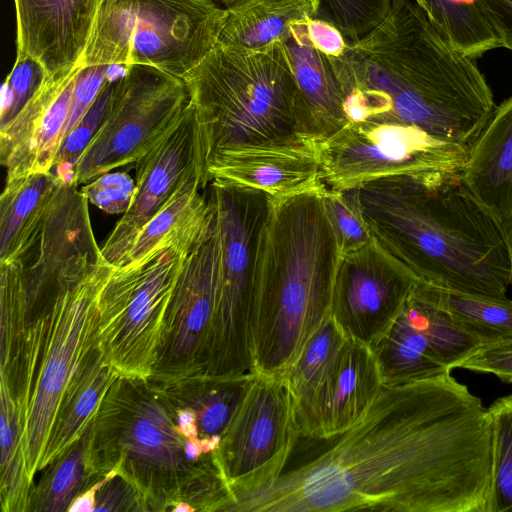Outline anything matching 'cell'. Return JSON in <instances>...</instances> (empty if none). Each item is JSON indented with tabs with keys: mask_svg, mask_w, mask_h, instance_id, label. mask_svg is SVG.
I'll use <instances>...</instances> for the list:
<instances>
[{
	"mask_svg": "<svg viewBox=\"0 0 512 512\" xmlns=\"http://www.w3.org/2000/svg\"><path fill=\"white\" fill-rule=\"evenodd\" d=\"M503 42V48L512 51V0H477Z\"/></svg>",
	"mask_w": 512,
	"mask_h": 512,
	"instance_id": "obj_44",
	"label": "cell"
},
{
	"mask_svg": "<svg viewBox=\"0 0 512 512\" xmlns=\"http://www.w3.org/2000/svg\"><path fill=\"white\" fill-rule=\"evenodd\" d=\"M188 255L163 248L112 267L99 293L96 343L119 376L151 377L165 314Z\"/></svg>",
	"mask_w": 512,
	"mask_h": 512,
	"instance_id": "obj_10",
	"label": "cell"
},
{
	"mask_svg": "<svg viewBox=\"0 0 512 512\" xmlns=\"http://www.w3.org/2000/svg\"><path fill=\"white\" fill-rule=\"evenodd\" d=\"M488 409L493 447V486L490 512H512V394Z\"/></svg>",
	"mask_w": 512,
	"mask_h": 512,
	"instance_id": "obj_36",
	"label": "cell"
},
{
	"mask_svg": "<svg viewBox=\"0 0 512 512\" xmlns=\"http://www.w3.org/2000/svg\"><path fill=\"white\" fill-rule=\"evenodd\" d=\"M382 386L371 347L347 338L325 380L296 411L301 436L327 438L346 431L362 418Z\"/></svg>",
	"mask_w": 512,
	"mask_h": 512,
	"instance_id": "obj_17",
	"label": "cell"
},
{
	"mask_svg": "<svg viewBox=\"0 0 512 512\" xmlns=\"http://www.w3.org/2000/svg\"><path fill=\"white\" fill-rule=\"evenodd\" d=\"M321 182L347 190L391 176L458 172L470 147L384 117L349 122L317 147Z\"/></svg>",
	"mask_w": 512,
	"mask_h": 512,
	"instance_id": "obj_11",
	"label": "cell"
},
{
	"mask_svg": "<svg viewBox=\"0 0 512 512\" xmlns=\"http://www.w3.org/2000/svg\"><path fill=\"white\" fill-rule=\"evenodd\" d=\"M208 198L215 210L219 270L205 374L242 376L254 372L255 266L271 197L262 190L213 179Z\"/></svg>",
	"mask_w": 512,
	"mask_h": 512,
	"instance_id": "obj_9",
	"label": "cell"
},
{
	"mask_svg": "<svg viewBox=\"0 0 512 512\" xmlns=\"http://www.w3.org/2000/svg\"><path fill=\"white\" fill-rule=\"evenodd\" d=\"M79 67L64 127L63 140L80 122L97 99L103 87L122 66L98 65Z\"/></svg>",
	"mask_w": 512,
	"mask_h": 512,
	"instance_id": "obj_41",
	"label": "cell"
},
{
	"mask_svg": "<svg viewBox=\"0 0 512 512\" xmlns=\"http://www.w3.org/2000/svg\"><path fill=\"white\" fill-rule=\"evenodd\" d=\"M416 287L483 345L512 339V300L507 297L462 293L419 281Z\"/></svg>",
	"mask_w": 512,
	"mask_h": 512,
	"instance_id": "obj_29",
	"label": "cell"
},
{
	"mask_svg": "<svg viewBox=\"0 0 512 512\" xmlns=\"http://www.w3.org/2000/svg\"><path fill=\"white\" fill-rule=\"evenodd\" d=\"M112 267L104 258L63 283L29 318L10 363L1 369L19 412L27 473L33 482L58 405L78 361L96 341L98 298Z\"/></svg>",
	"mask_w": 512,
	"mask_h": 512,
	"instance_id": "obj_7",
	"label": "cell"
},
{
	"mask_svg": "<svg viewBox=\"0 0 512 512\" xmlns=\"http://www.w3.org/2000/svg\"><path fill=\"white\" fill-rule=\"evenodd\" d=\"M85 437L91 481L119 475L139 493L147 511H171L191 484L217 464L216 453L187 457L173 413L148 379L117 376Z\"/></svg>",
	"mask_w": 512,
	"mask_h": 512,
	"instance_id": "obj_6",
	"label": "cell"
},
{
	"mask_svg": "<svg viewBox=\"0 0 512 512\" xmlns=\"http://www.w3.org/2000/svg\"><path fill=\"white\" fill-rule=\"evenodd\" d=\"M183 81L195 114L203 185L206 166L219 155L318 144L306 133L293 66L282 40L259 49L217 43Z\"/></svg>",
	"mask_w": 512,
	"mask_h": 512,
	"instance_id": "obj_5",
	"label": "cell"
},
{
	"mask_svg": "<svg viewBox=\"0 0 512 512\" xmlns=\"http://www.w3.org/2000/svg\"><path fill=\"white\" fill-rule=\"evenodd\" d=\"M300 436L285 377L254 372L215 451L232 495L230 507L281 475Z\"/></svg>",
	"mask_w": 512,
	"mask_h": 512,
	"instance_id": "obj_13",
	"label": "cell"
},
{
	"mask_svg": "<svg viewBox=\"0 0 512 512\" xmlns=\"http://www.w3.org/2000/svg\"><path fill=\"white\" fill-rule=\"evenodd\" d=\"M318 144L240 149L217 156L204 171L213 179L262 190L272 198L321 186Z\"/></svg>",
	"mask_w": 512,
	"mask_h": 512,
	"instance_id": "obj_20",
	"label": "cell"
},
{
	"mask_svg": "<svg viewBox=\"0 0 512 512\" xmlns=\"http://www.w3.org/2000/svg\"><path fill=\"white\" fill-rule=\"evenodd\" d=\"M371 349L376 357L383 385L414 383L451 372L403 311Z\"/></svg>",
	"mask_w": 512,
	"mask_h": 512,
	"instance_id": "obj_28",
	"label": "cell"
},
{
	"mask_svg": "<svg viewBox=\"0 0 512 512\" xmlns=\"http://www.w3.org/2000/svg\"><path fill=\"white\" fill-rule=\"evenodd\" d=\"M329 57L348 122L390 118L471 147L496 108L476 59L414 0H394L375 30Z\"/></svg>",
	"mask_w": 512,
	"mask_h": 512,
	"instance_id": "obj_2",
	"label": "cell"
},
{
	"mask_svg": "<svg viewBox=\"0 0 512 512\" xmlns=\"http://www.w3.org/2000/svg\"><path fill=\"white\" fill-rule=\"evenodd\" d=\"M459 368L493 374L512 384V339L481 346Z\"/></svg>",
	"mask_w": 512,
	"mask_h": 512,
	"instance_id": "obj_42",
	"label": "cell"
},
{
	"mask_svg": "<svg viewBox=\"0 0 512 512\" xmlns=\"http://www.w3.org/2000/svg\"><path fill=\"white\" fill-rule=\"evenodd\" d=\"M136 185L125 172H107L87 182L80 192L87 201L109 214L126 213L135 196Z\"/></svg>",
	"mask_w": 512,
	"mask_h": 512,
	"instance_id": "obj_40",
	"label": "cell"
},
{
	"mask_svg": "<svg viewBox=\"0 0 512 512\" xmlns=\"http://www.w3.org/2000/svg\"><path fill=\"white\" fill-rule=\"evenodd\" d=\"M218 270L215 231L183 263L165 314L157 361L149 380L167 382L205 374Z\"/></svg>",
	"mask_w": 512,
	"mask_h": 512,
	"instance_id": "obj_14",
	"label": "cell"
},
{
	"mask_svg": "<svg viewBox=\"0 0 512 512\" xmlns=\"http://www.w3.org/2000/svg\"><path fill=\"white\" fill-rule=\"evenodd\" d=\"M452 43L467 56L477 59L503 48V42L477 0H414Z\"/></svg>",
	"mask_w": 512,
	"mask_h": 512,
	"instance_id": "obj_30",
	"label": "cell"
},
{
	"mask_svg": "<svg viewBox=\"0 0 512 512\" xmlns=\"http://www.w3.org/2000/svg\"><path fill=\"white\" fill-rule=\"evenodd\" d=\"M217 1L218 3H221L224 5V7H228L230 6L231 4H233L234 2L238 1V0H215Z\"/></svg>",
	"mask_w": 512,
	"mask_h": 512,
	"instance_id": "obj_47",
	"label": "cell"
},
{
	"mask_svg": "<svg viewBox=\"0 0 512 512\" xmlns=\"http://www.w3.org/2000/svg\"><path fill=\"white\" fill-rule=\"evenodd\" d=\"M126 69V67H121L110 78L87 113L64 138L51 169L61 183L75 184L77 163L100 128L111 106L120 78Z\"/></svg>",
	"mask_w": 512,
	"mask_h": 512,
	"instance_id": "obj_35",
	"label": "cell"
},
{
	"mask_svg": "<svg viewBox=\"0 0 512 512\" xmlns=\"http://www.w3.org/2000/svg\"><path fill=\"white\" fill-rule=\"evenodd\" d=\"M60 183L51 171L6 180L0 197V264L15 261L37 234Z\"/></svg>",
	"mask_w": 512,
	"mask_h": 512,
	"instance_id": "obj_26",
	"label": "cell"
},
{
	"mask_svg": "<svg viewBox=\"0 0 512 512\" xmlns=\"http://www.w3.org/2000/svg\"><path fill=\"white\" fill-rule=\"evenodd\" d=\"M136 172L133 203L100 248L103 258L113 267L136 233L184 178L198 172L202 179L196 120L190 102L172 128L136 162Z\"/></svg>",
	"mask_w": 512,
	"mask_h": 512,
	"instance_id": "obj_16",
	"label": "cell"
},
{
	"mask_svg": "<svg viewBox=\"0 0 512 512\" xmlns=\"http://www.w3.org/2000/svg\"><path fill=\"white\" fill-rule=\"evenodd\" d=\"M462 180L501 230L512 259V96L471 145Z\"/></svg>",
	"mask_w": 512,
	"mask_h": 512,
	"instance_id": "obj_21",
	"label": "cell"
},
{
	"mask_svg": "<svg viewBox=\"0 0 512 512\" xmlns=\"http://www.w3.org/2000/svg\"><path fill=\"white\" fill-rule=\"evenodd\" d=\"M45 468L31 489L28 512L68 511L74 499L94 484L86 471L84 435Z\"/></svg>",
	"mask_w": 512,
	"mask_h": 512,
	"instance_id": "obj_34",
	"label": "cell"
},
{
	"mask_svg": "<svg viewBox=\"0 0 512 512\" xmlns=\"http://www.w3.org/2000/svg\"><path fill=\"white\" fill-rule=\"evenodd\" d=\"M117 376L95 341L78 361L62 394L41 470L82 438Z\"/></svg>",
	"mask_w": 512,
	"mask_h": 512,
	"instance_id": "obj_24",
	"label": "cell"
},
{
	"mask_svg": "<svg viewBox=\"0 0 512 512\" xmlns=\"http://www.w3.org/2000/svg\"><path fill=\"white\" fill-rule=\"evenodd\" d=\"M215 0H102L79 66H150L183 79L217 45Z\"/></svg>",
	"mask_w": 512,
	"mask_h": 512,
	"instance_id": "obj_8",
	"label": "cell"
},
{
	"mask_svg": "<svg viewBox=\"0 0 512 512\" xmlns=\"http://www.w3.org/2000/svg\"><path fill=\"white\" fill-rule=\"evenodd\" d=\"M417 283L372 240L340 258L331 317L347 338L372 347L390 329Z\"/></svg>",
	"mask_w": 512,
	"mask_h": 512,
	"instance_id": "obj_15",
	"label": "cell"
},
{
	"mask_svg": "<svg viewBox=\"0 0 512 512\" xmlns=\"http://www.w3.org/2000/svg\"><path fill=\"white\" fill-rule=\"evenodd\" d=\"M198 172L188 175L159 210L140 228L114 267L139 262L156 250L175 248L187 254L215 232V210L200 193Z\"/></svg>",
	"mask_w": 512,
	"mask_h": 512,
	"instance_id": "obj_22",
	"label": "cell"
},
{
	"mask_svg": "<svg viewBox=\"0 0 512 512\" xmlns=\"http://www.w3.org/2000/svg\"><path fill=\"white\" fill-rule=\"evenodd\" d=\"M79 68L48 77L17 116L0 128V161L6 180L53 168Z\"/></svg>",
	"mask_w": 512,
	"mask_h": 512,
	"instance_id": "obj_18",
	"label": "cell"
},
{
	"mask_svg": "<svg viewBox=\"0 0 512 512\" xmlns=\"http://www.w3.org/2000/svg\"><path fill=\"white\" fill-rule=\"evenodd\" d=\"M322 184L272 198L255 266L253 371L283 376L331 316L340 261L326 216Z\"/></svg>",
	"mask_w": 512,
	"mask_h": 512,
	"instance_id": "obj_4",
	"label": "cell"
},
{
	"mask_svg": "<svg viewBox=\"0 0 512 512\" xmlns=\"http://www.w3.org/2000/svg\"><path fill=\"white\" fill-rule=\"evenodd\" d=\"M357 188L372 240L419 282L506 297L512 286L508 246L461 171L391 176Z\"/></svg>",
	"mask_w": 512,
	"mask_h": 512,
	"instance_id": "obj_3",
	"label": "cell"
},
{
	"mask_svg": "<svg viewBox=\"0 0 512 512\" xmlns=\"http://www.w3.org/2000/svg\"><path fill=\"white\" fill-rule=\"evenodd\" d=\"M0 501L2 512H28L33 482L30 480L17 405L0 382Z\"/></svg>",
	"mask_w": 512,
	"mask_h": 512,
	"instance_id": "obj_32",
	"label": "cell"
},
{
	"mask_svg": "<svg viewBox=\"0 0 512 512\" xmlns=\"http://www.w3.org/2000/svg\"><path fill=\"white\" fill-rule=\"evenodd\" d=\"M402 311L423 333L439 360L449 370L459 368L483 346L476 336L463 328L449 312L428 299L416 286Z\"/></svg>",
	"mask_w": 512,
	"mask_h": 512,
	"instance_id": "obj_31",
	"label": "cell"
},
{
	"mask_svg": "<svg viewBox=\"0 0 512 512\" xmlns=\"http://www.w3.org/2000/svg\"><path fill=\"white\" fill-rule=\"evenodd\" d=\"M102 0H14L16 58L38 61L49 77L79 67Z\"/></svg>",
	"mask_w": 512,
	"mask_h": 512,
	"instance_id": "obj_19",
	"label": "cell"
},
{
	"mask_svg": "<svg viewBox=\"0 0 512 512\" xmlns=\"http://www.w3.org/2000/svg\"><path fill=\"white\" fill-rule=\"evenodd\" d=\"M308 21L293 24L282 41L293 66L307 135L319 144L348 120L341 84L329 55L311 39Z\"/></svg>",
	"mask_w": 512,
	"mask_h": 512,
	"instance_id": "obj_23",
	"label": "cell"
},
{
	"mask_svg": "<svg viewBox=\"0 0 512 512\" xmlns=\"http://www.w3.org/2000/svg\"><path fill=\"white\" fill-rule=\"evenodd\" d=\"M319 0H238L228 7L218 43L259 49L282 40L289 28L315 19Z\"/></svg>",
	"mask_w": 512,
	"mask_h": 512,
	"instance_id": "obj_27",
	"label": "cell"
},
{
	"mask_svg": "<svg viewBox=\"0 0 512 512\" xmlns=\"http://www.w3.org/2000/svg\"><path fill=\"white\" fill-rule=\"evenodd\" d=\"M94 511H147L137 490L119 475L108 474L95 496Z\"/></svg>",
	"mask_w": 512,
	"mask_h": 512,
	"instance_id": "obj_43",
	"label": "cell"
},
{
	"mask_svg": "<svg viewBox=\"0 0 512 512\" xmlns=\"http://www.w3.org/2000/svg\"><path fill=\"white\" fill-rule=\"evenodd\" d=\"M105 477L78 495L68 508L69 512H92L95 508V496Z\"/></svg>",
	"mask_w": 512,
	"mask_h": 512,
	"instance_id": "obj_46",
	"label": "cell"
},
{
	"mask_svg": "<svg viewBox=\"0 0 512 512\" xmlns=\"http://www.w3.org/2000/svg\"><path fill=\"white\" fill-rule=\"evenodd\" d=\"M321 195L341 257L372 241L362 214L357 187L332 190L325 186Z\"/></svg>",
	"mask_w": 512,
	"mask_h": 512,
	"instance_id": "obj_38",
	"label": "cell"
},
{
	"mask_svg": "<svg viewBox=\"0 0 512 512\" xmlns=\"http://www.w3.org/2000/svg\"><path fill=\"white\" fill-rule=\"evenodd\" d=\"M308 29L315 45L328 55L339 54L347 44L341 33L323 20H309Z\"/></svg>",
	"mask_w": 512,
	"mask_h": 512,
	"instance_id": "obj_45",
	"label": "cell"
},
{
	"mask_svg": "<svg viewBox=\"0 0 512 512\" xmlns=\"http://www.w3.org/2000/svg\"><path fill=\"white\" fill-rule=\"evenodd\" d=\"M394 0H319L315 19L334 26L347 44L369 35L388 16Z\"/></svg>",
	"mask_w": 512,
	"mask_h": 512,
	"instance_id": "obj_37",
	"label": "cell"
},
{
	"mask_svg": "<svg viewBox=\"0 0 512 512\" xmlns=\"http://www.w3.org/2000/svg\"><path fill=\"white\" fill-rule=\"evenodd\" d=\"M253 376L254 372L232 377L199 374L167 382L148 380L168 406L192 412L199 439L216 450Z\"/></svg>",
	"mask_w": 512,
	"mask_h": 512,
	"instance_id": "obj_25",
	"label": "cell"
},
{
	"mask_svg": "<svg viewBox=\"0 0 512 512\" xmlns=\"http://www.w3.org/2000/svg\"><path fill=\"white\" fill-rule=\"evenodd\" d=\"M491 420L450 373L383 385L353 426L300 436L281 475L229 511L490 512Z\"/></svg>",
	"mask_w": 512,
	"mask_h": 512,
	"instance_id": "obj_1",
	"label": "cell"
},
{
	"mask_svg": "<svg viewBox=\"0 0 512 512\" xmlns=\"http://www.w3.org/2000/svg\"><path fill=\"white\" fill-rule=\"evenodd\" d=\"M346 339L330 316L310 337L283 375L294 398L296 411L311 399L325 380Z\"/></svg>",
	"mask_w": 512,
	"mask_h": 512,
	"instance_id": "obj_33",
	"label": "cell"
},
{
	"mask_svg": "<svg viewBox=\"0 0 512 512\" xmlns=\"http://www.w3.org/2000/svg\"><path fill=\"white\" fill-rule=\"evenodd\" d=\"M49 77L31 57L16 58L2 86L0 128L12 121Z\"/></svg>",
	"mask_w": 512,
	"mask_h": 512,
	"instance_id": "obj_39",
	"label": "cell"
},
{
	"mask_svg": "<svg viewBox=\"0 0 512 512\" xmlns=\"http://www.w3.org/2000/svg\"><path fill=\"white\" fill-rule=\"evenodd\" d=\"M188 102L183 79L150 66L128 67L100 128L77 163L75 184L136 163L172 128Z\"/></svg>",
	"mask_w": 512,
	"mask_h": 512,
	"instance_id": "obj_12",
	"label": "cell"
}]
</instances>
